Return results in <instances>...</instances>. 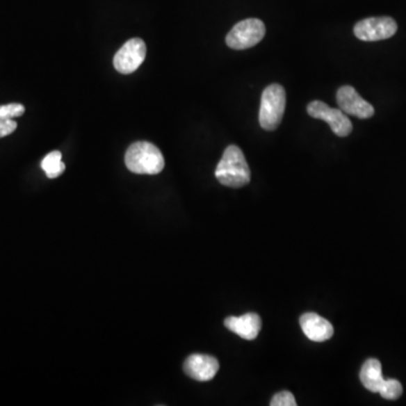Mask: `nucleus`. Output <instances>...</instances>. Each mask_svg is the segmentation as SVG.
Listing matches in <instances>:
<instances>
[{
    "mask_svg": "<svg viewBox=\"0 0 406 406\" xmlns=\"http://www.w3.org/2000/svg\"><path fill=\"white\" fill-rule=\"evenodd\" d=\"M215 174L219 182L228 188H243L251 181V170L245 156L235 145L225 149Z\"/></svg>",
    "mask_w": 406,
    "mask_h": 406,
    "instance_id": "nucleus-1",
    "label": "nucleus"
},
{
    "mask_svg": "<svg viewBox=\"0 0 406 406\" xmlns=\"http://www.w3.org/2000/svg\"><path fill=\"white\" fill-rule=\"evenodd\" d=\"M127 168L135 174L156 175L164 170V156L155 145L138 141L129 147L124 157Z\"/></svg>",
    "mask_w": 406,
    "mask_h": 406,
    "instance_id": "nucleus-2",
    "label": "nucleus"
},
{
    "mask_svg": "<svg viewBox=\"0 0 406 406\" xmlns=\"http://www.w3.org/2000/svg\"><path fill=\"white\" fill-rule=\"evenodd\" d=\"M286 110V90L279 84H271L263 90L259 121L266 131L280 126Z\"/></svg>",
    "mask_w": 406,
    "mask_h": 406,
    "instance_id": "nucleus-3",
    "label": "nucleus"
},
{
    "mask_svg": "<svg viewBox=\"0 0 406 406\" xmlns=\"http://www.w3.org/2000/svg\"><path fill=\"white\" fill-rule=\"evenodd\" d=\"M266 25L257 18H247L237 23L226 36V43L234 50H245L262 41Z\"/></svg>",
    "mask_w": 406,
    "mask_h": 406,
    "instance_id": "nucleus-4",
    "label": "nucleus"
},
{
    "mask_svg": "<svg viewBox=\"0 0 406 406\" xmlns=\"http://www.w3.org/2000/svg\"><path fill=\"white\" fill-rule=\"evenodd\" d=\"M307 112L311 117L329 123L330 128L339 137H347L352 132V122L347 114L338 108H330L322 101H313L308 104Z\"/></svg>",
    "mask_w": 406,
    "mask_h": 406,
    "instance_id": "nucleus-5",
    "label": "nucleus"
},
{
    "mask_svg": "<svg viewBox=\"0 0 406 406\" xmlns=\"http://www.w3.org/2000/svg\"><path fill=\"white\" fill-rule=\"evenodd\" d=\"M398 31V24L391 17L364 18L355 25V35L362 41L375 42L389 39Z\"/></svg>",
    "mask_w": 406,
    "mask_h": 406,
    "instance_id": "nucleus-6",
    "label": "nucleus"
},
{
    "mask_svg": "<svg viewBox=\"0 0 406 406\" xmlns=\"http://www.w3.org/2000/svg\"><path fill=\"white\" fill-rule=\"evenodd\" d=\"M146 51V44L143 40L139 38L129 40L114 56V68L123 75L135 72L144 63Z\"/></svg>",
    "mask_w": 406,
    "mask_h": 406,
    "instance_id": "nucleus-7",
    "label": "nucleus"
},
{
    "mask_svg": "<svg viewBox=\"0 0 406 406\" xmlns=\"http://www.w3.org/2000/svg\"><path fill=\"white\" fill-rule=\"evenodd\" d=\"M339 108L344 113L359 117L369 119L375 114V108L369 102L362 99L352 86H342L336 93Z\"/></svg>",
    "mask_w": 406,
    "mask_h": 406,
    "instance_id": "nucleus-8",
    "label": "nucleus"
},
{
    "mask_svg": "<svg viewBox=\"0 0 406 406\" xmlns=\"http://www.w3.org/2000/svg\"><path fill=\"white\" fill-rule=\"evenodd\" d=\"M218 371V360L211 355H192L184 362L186 375L197 382H209Z\"/></svg>",
    "mask_w": 406,
    "mask_h": 406,
    "instance_id": "nucleus-9",
    "label": "nucleus"
},
{
    "mask_svg": "<svg viewBox=\"0 0 406 406\" xmlns=\"http://www.w3.org/2000/svg\"><path fill=\"white\" fill-rule=\"evenodd\" d=\"M299 322L304 334L314 342H324L330 340L334 334L331 323L316 313L304 314Z\"/></svg>",
    "mask_w": 406,
    "mask_h": 406,
    "instance_id": "nucleus-10",
    "label": "nucleus"
},
{
    "mask_svg": "<svg viewBox=\"0 0 406 406\" xmlns=\"http://www.w3.org/2000/svg\"><path fill=\"white\" fill-rule=\"evenodd\" d=\"M225 326L244 340L251 341L257 339L260 333L262 320L257 314L247 313L243 316L227 317L225 320Z\"/></svg>",
    "mask_w": 406,
    "mask_h": 406,
    "instance_id": "nucleus-11",
    "label": "nucleus"
},
{
    "mask_svg": "<svg viewBox=\"0 0 406 406\" xmlns=\"http://www.w3.org/2000/svg\"><path fill=\"white\" fill-rule=\"evenodd\" d=\"M360 380L368 391L371 393H380L385 382L382 377V364L380 360L371 358L364 362L360 371Z\"/></svg>",
    "mask_w": 406,
    "mask_h": 406,
    "instance_id": "nucleus-12",
    "label": "nucleus"
},
{
    "mask_svg": "<svg viewBox=\"0 0 406 406\" xmlns=\"http://www.w3.org/2000/svg\"><path fill=\"white\" fill-rule=\"evenodd\" d=\"M61 159H63V155L57 150L50 152L43 159L41 168L44 170L49 179H57L66 170V166L63 164Z\"/></svg>",
    "mask_w": 406,
    "mask_h": 406,
    "instance_id": "nucleus-13",
    "label": "nucleus"
},
{
    "mask_svg": "<svg viewBox=\"0 0 406 406\" xmlns=\"http://www.w3.org/2000/svg\"><path fill=\"white\" fill-rule=\"evenodd\" d=\"M380 396L385 400H395L400 398L403 394V387L398 380H387L384 382L380 391Z\"/></svg>",
    "mask_w": 406,
    "mask_h": 406,
    "instance_id": "nucleus-14",
    "label": "nucleus"
},
{
    "mask_svg": "<svg viewBox=\"0 0 406 406\" xmlns=\"http://www.w3.org/2000/svg\"><path fill=\"white\" fill-rule=\"evenodd\" d=\"M24 112V106L18 104V103L1 105L0 106V119H13V117H22Z\"/></svg>",
    "mask_w": 406,
    "mask_h": 406,
    "instance_id": "nucleus-15",
    "label": "nucleus"
},
{
    "mask_svg": "<svg viewBox=\"0 0 406 406\" xmlns=\"http://www.w3.org/2000/svg\"><path fill=\"white\" fill-rule=\"evenodd\" d=\"M271 406H296V400L290 391H280L275 394L270 402Z\"/></svg>",
    "mask_w": 406,
    "mask_h": 406,
    "instance_id": "nucleus-16",
    "label": "nucleus"
},
{
    "mask_svg": "<svg viewBox=\"0 0 406 406\" xmlns=\"http://www.w3.org/2000/svg\"><path fill=\"white\" fill-rule=\"evenodd\" d=\"M17 123L12 119H0V138L6 137L15 131Z\"/></svg>",
    "mask_w": 406,
    "mask_h": 406,
    "instance_id": "nucleus-17",
    "label": "nucleus"
}]
</instances>
